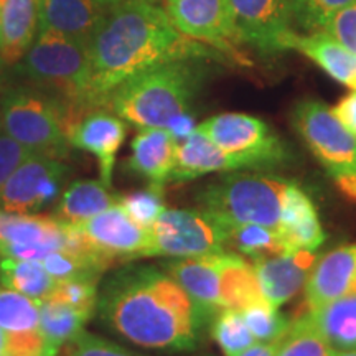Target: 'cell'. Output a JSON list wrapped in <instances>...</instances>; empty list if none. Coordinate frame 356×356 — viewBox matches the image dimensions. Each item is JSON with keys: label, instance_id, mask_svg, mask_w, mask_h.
<instances>
[{"label": "cell", "instance_id": "cell-11", "mask_svg": "<svg viewBox=\"0 0 356 356\" xmlns=\"http://www.w3.org/2000/svg\"><path fill=\"white\" fill-rule=\"evenodd\" d=\"M70 167L63 160L33 154L12 173L0 191V210L17 215H38L58 202Z\"/></svg>", "mask_w": 356, "mask_h": 356}, {"label": "cell", "instance_id": "cell-42", "mask_svg": "<svg viewBox=\"0 0 356 356\" xmlns=\"http://www.w3.org/2000/svg\"><path fill=\"white\" fill-rule=\"evenodd\" d=\"M282 340V338H280ZM280 340L275 341H267V343H262V341H256L254 345H251L249 348L241 351L236 356H275L277 355Z\"/></svg>", "mask_w": 356, "mask_h": 356}, {"label": "cell", "instance_id": "cell-46", "mask_svg": "<svg viewBox=\"0 0 356 356\" xmlns=\"http://www.w3.org/2000/svg\"><path fill=\"white\" fill-rule=\"evenodd\" d=\"M2 10H3V0H0V19H2Z\"/></svg>", "mask_w": 356, "mask_h": 356}, {"label": "cell", "instance_id": "cell-43", "mask_svg": "<svg viewBox=\"0 0 356 356\" xmlns=\"http://www.w3.org/2000/svg\"><path fill=\"white\" fill-rule=\"evenodd\" d=\"M0 356H10V340L2 327H0Z\"/></svg>", "mask_w": 356, "mask_h": 356}, {"label": "cell", "instance_id": "cell-36", "mask_svg": "<svg viewBox=\"0 0 356 356\" xmlns=\"http://www.w3.org/2000/svg\"><path fill=\"white\" fill-rule=\"evenodd\" d=\"M119 203L129 213V216L144 228H150L154 221L167 208L165 200H163V188L154 185H149L145 190L134 191L131 195L121 197Z\"/></svg>", "mask_w": 356, "mask_h": 356}, {"label": "cell", "instance_id": "cell-4", "mask_svg": "<svg viewBox=\"0 0 356 356\" xmlns=\"http://www.w3.org/2000/svg\"><path fill=\"white\" fill-rule=\"evenodd\" d=\"M73 109L60 97L35 86H15L0 97V126L32 154L56 160L70 155Z\"/></svg>", "mask_w": 356, "mask_h": 356}, {"label": "cell", "instance_id": "cell-20", "mask_svg": "<svg viewBox=\"0 0 356 356\" xmlns=\"http://www.w3.org/2000/svg\"><path fill=\"white\" fill-rule=\"evenodd\" d=\"M220 254L180 257L163 262L162 266L163 270L188 293L190 299L211 318L225 309L221 297Z\"/></svg>", "mask_w": 356, "mask_h": 356}, {"label": "cell", "instance_id": "cell-28", "mask_svg": "<svg viewBox=\"0 0 356 356\" xmlns=\"http://www.w3.org/2000/svg\"><path fill=\"white\" fill-rule=\"evenodd\" d=\"M95 314L96 310L76 309L50 299L40 302V328L50 353L56 356L70 340L84 330V325L95 317Z\"/></svg>", "mask_w": 356, "mask_h": 356}, {"label": "cell", "instance_id": "cell-45", "mask_svg": "<svg viewBox=\"0 0 356 356\" xmlns=\"http://www.w3.org/2000/svg\"><path fill=\"white\" fill-rule=\"evenodd\" d=\"M101 3H104L106 7H111V6H114V3H119V2H122V0H99Z\"/></svg>", "mask_w": 356, "mask_h": 356}, {"label": "cell", "instance_id": "cell-16", "mask_svg": "<svg viewBox=\"0 0 356 356\" xmlns=\"http://www.w3.org/2000/svg\"><path fill=\"white\" fill-rule=\"evenodd\" d=\"M314 251H292L259 257L252 262L264 299L273 307H282L299 293L317 262Z\"/></svg>", "mask_w": 356, "mask_h": 356}, {"label": "cell", "instance_id": "cell-17", "mask_svg": "<svg viewBox=\"0 0 356 356\" xmlns=\"http://www.w3.org/2000/svg\"><path fill=\"white\" fill-rule=\"evenodd\" d=\"M350 292H356V243L318 257L305 282L307 309H318Z\"/></svg>", "mask_w": 356, "mask_h": 356}, {"label": "cell", "instance_id": "cell-6", "mask_svg": "<svg viewBox=\"0 0 356 356\" xmlns=\"http://www.w3.org/2000/svg\"><path fill=\"white\" fill-rule=\"evenodd\" d=\"M291 184L277 177L229 172L198 191V208L228 229L239 225L279 229L282 200Z\"/></svg>", "mask_w": 356, "mask_h": 356}, {"label": "cell", "instance_id": "cell-22", "mask_svg": "<svg viewBox=\"0 0 356 356\" xmlns=\"http://www.w3.org/2000/svg\"><path fill=\"white\" fill-rule=\"evenodd\" d=\"M109 7L99 0H40V30L89 43Z\"/></svg>", "mask_w": 356, "mask_h": 356}, {"label": "cell", "instance_id": "cell-35", "mask_svg": "<svg viewBox=\"0 0 356 356\" xmlns=\"http://www.w3.org/2000/svg\"><path fill=\"white\" fill-rule=\"evenodd\" d=\"M99 277H71L56 280V286L47 299L76 309L96 310L99 297Z\"/></svg>", "mask_w": 356, "mask_h": 356}, {"label": "cell", "instance_id": "cell-26", "mask_svg": "<svg viewBox=\"0 0 356 356\" xmlns=\"http://www.w3.org/2000/svg\"><path fill=\"white\" fill-rule=\"evenodd\" d=\"M305 315L333 350H356V292L345 293L318 309H307Z\"/></svg>", "mask_w": 356, "mask_h": 356}, {"label": "cell", "instance_id": "cell-19", "mask_svg": "<svg viewBox=\"0 0 356 356\" xmlns=\"http://www.w3.org/2000/svg\"><path fill=\"white\" fill-rule=\"evenodd\" d=\"M241 170H254V167L248 160L225 152L195 127V131L177 147V165L170 177V184H186L210 173Z\"/></svg>", "mask_w": 356, "mask_h": 356}, {"label": "cell", "instance_id": "cell-24", "mask_svg": "<svg viewBox=\"0 0 356 356\" xmlns=\"http://www.w3.org/2000/svg\"><path fill=\"white\" fill-rule=\"evenodd\" d=\"M0 241L66 249V222L55 216L17 215L0 210Z\"/></svg>", "mask_w": 356, "mask_h": 356}, {"label": "cell", "instance_id": "cell-25", "mask_svg": "<svg viewBox=\"0 0 356 356\" xmlns=\"http://www.w3.org/2000/svg\"><path fill=\"white\" fill-rule=\"evenodd\" d=\"M111 186L101 180H76L58 198L55 218L65 222H83L119 203Z\"/></svg>", "mask_w": 356, "mask_h": 356}, {"label": "cell", "instance_id": "cell-1", "mask_svg": "<svg viewBox=\"0 0 356 356\" xmlns=\"http://www.w3.org/2000/svg\"><path fill=\"white\" fill-rule=\"evenodd\" d=\"M96 312L115 335L167 353L197 350L213 322L157 266L127 264L114 270L102 284Z\"/></svg>", "mask_w": 356, "mask_h": 356}, {"label": "cell", "instance_id": "cell-18", "mask_svg": "<svg viewBox=\"0 0 356 356\" xmlns=\"http://www.w3.org/2000/svg\"><path fill=\"white\" fill-rule=\"evenodd\" d=\"M178 142L163 127L139 129L131 142V157L126 160L129 173L149 185L165 186L177 165Z\"/></svg>", "mask_w": 356, "mask_h": 356}, {"label": "cell", "instance_id": "cell-23", "mask_svg": "<svg viewBox=\"0 0 356 356\" xmlns=\"http://www.w3.org/2000/svg\"><path fill=\"white\" fill-rule=\"evenodd\" d=\"M40 30V0H3L0 58L15 65L29 51Z\"/></svg>", "mask_w": 356, "mask_h": 356}, {"label": "cell", "instance_id": "cell-14", "mask_svg": "<svg viewBox=\"0 0 356 356\" xmlns=\"http://www.w3.org/2000/svg\"><path fill=\"white\" fill-rule=\"evenodd\" d=\"M127 136V122L106 108H92L84 113L68 132L71 147L95 155L99 167V180L113 186L115 159Z\"/></svg>", "mask_w": 356, "mask_h": 356}, {"label": "cell", "instance_id": "cell-27", "mask_svg": "<svg viewBox=\"0 0 356 356\" xmlns=\"http://www.w3.org/2000/svg\"><path fill=\"white\" fill-rule=\"evenodd\" d=\"M221 297L225 309L243 312L248 307L266 300L257 282L254 267L241 254L225 251L220 254Z\"/></svg>", "mask_w": 356, "mask_h": 356}, {"label": "cell", "instance_id": "cell-30", "mask_svg": "<svg viewBox=\"0 0 356 356\" xmlns=\"http://www.w3.org/2000/svg\"><path fill=\"white\" fill-rule=\"evenodd\" d=\"M228 248H233L239 254L251 257L252 261L284 252L279 231L262 225H239L231 228Z\"/></svg>", "mask_w": 356, "mask_h": 356}, {"label": "cell", "instance_id": "cell-29", "mask_svg": "<svg viewBox=\"0 0 356 356\" xmlns=\"http://www.w3.org/2000/svg\"><path fill=\"white\" fill-rule=\"evenodd\" d=\"M0 286L24 293L32 299L43 300L56 286V279L48 274L42 261L0 259Z\"/></svg>", "mask_w": 356, "mask_h": 356}, {"label": "cell", "instance_id": "cell-49", "mask_svg": "<svg viewBox=\"0 0 356 356\" xmlns=\"http://www.w3.org/2000/svg\"><path fill=\"white\" fill-rule=\"evenodd\" d=\"M0 131H2V126H0Z\"/></svg>", "mask_w": 356, "mask_h": 356}, {"label": "cell", "instance_id": "cell-15", "mask_svg": "<svg viewBox=\"0 0 356 356\" xmlns=\"http://www.w3.org/2000/svg\"><path fill=\"white\" fill-rule=\"evenodd\" d=\"M40 302L0 286V327L8 333L10 356H53L40 328Z\"/></svg>", "mask_w": 356, "mask_h": 356}, {"label": "cell", "instance_id": "cell-2", "mask_svg": "<svg viewBox=\"0 0 356 356\" xmlns=\"http://www.w3.org/2000/svg\"><path fill=\"white\" fill-rule=\"evenodd\" d=\"M88 53L89 99L95 108H104L114 88L150 66L175 60H228L178 32L155 0H122L111 6L89 40Z\"/></svg>", "mask_w": 356, "mask_h": 356}, {"label": "cell", "instance_id": "cell-7", "mask_svg": "<svg viewBox=\"0 0 356 356\" xmlns=\"http://www.w3.org/2000/svg\"><path fill=\"white\" fill-rule=\"evenodd\" d=\"M292 124L338 188L356 202V136L318 99L300 101L293 108Z\"/></svg>", "mask_w": 356, "mask_h": 356}, {"label": "cell", "instance_id": "cell-33", "mask_svg": "<svg viewBox=\"0 0 356 356\" xmlns=\"http://www.w3.org/2000/svg\"><path fill=\"white\" fill-rule=\"evenodd\" d=\"M355 0H291L293 29L297 32H323L341 8Z\"/></svg>", "mask_w": 356, "mask_h": 356}, {"label": "cell", "instance_id": "cell-10", "mask_svg": "<svg viewBox=\"0 0 356 356\" xmlns=\"http://www.w3.org/2000/svg\"><path fill=\"white\" fill-rule=\"evenodd\" d=\"M180 33L208 44L239 63V33L231 0H165L162 3Z\"/></svg>", "mask_w": 356, "mask_h": 356}, {"label": "cell", "instance_id": "cell-37", "mask_svg": "<svg viewBox=\"0 0 356 356\" xmlns=\"http://www.w3.org/2000/svg\"><path fill=\"white\" fill-rule=\"evenodd\" d=\"M66 356H145L114 343L108 338L97 337L95 333L79 332L73 340L65 345Z\"/></svg>", "mask_w": 356, "mask_h": 356}, {"label": "cell", "instance_id": "cell-44", "mask_svg": "<svg viewBox=\"0 0 356 356\" xmlns=\"http://www.w3.org/2000/svg\"><path fill=\"white\" fill-rule=\"evenodd\" d=\"M333 356H356V350H335Z\"/></svg>", "mask_w": 356, "mask_h": 356}, {"label": "cell", "instance_id": "cell-48", "mask_svg": "<svg viewBox=\"0 0 356 356\" xmlns=\"http://www.w3.org/2000/svg\"><path fill=\"white\" fill-rule=\"evenodd\" d=\"M2 63H3V61H2V58H0V68H2Z\"/></svg>", "mask_w": 356, "mask_h": 356}, {"label": "cell", "instance_id": "cell-47", "mask_svg": "<svg viewBox=\"0 0 356 356\" xmlns=\"http://www.w3.org/2000/svg\"><path fill=\"white\" fill-rule=\"evenodd\" d=\"M155 2H159V3H163V2H165V0H155Z\"/></svg>", "mask_w": 356, "mask_h": 356}, {"label": "cell", "instance_id": "cell-13", "mask_svg": "<svg viewBox=\"0 0 356 356\" xmlns=\"http://www.w3.org/2000/svg\"><path fill=\"white\" fill-rule=\"evenodd\" d=\"M243 43L262 55L284 51L282 40L293 29L291 0H231Z\"/></svg>", "mask_w": 356, "mask_h": 356}, {"label": "cell", "instance_id": "cell-3", "mask_svg": "<svg viewBox=\"0 0 356 356\" xmlns=\"http://www.w3.org/2000/svg\"><path fill=\"white\" fill-rule=\"evenodd\" d=\"M208 60H175L150 66L111 91L104 108L137 129H165L191 102L208 76Z\"/></svg>", "mask_w": 356, "mask_h": 356}, {"label": "cell", "instance_id": "cell-21", "mask_svg": "<svg viewBox=\"0 0 356 356\" xmlns=\"http://www.w3.org/2000/svg\"><path fill=\"white\" fill-rule=\"evenodd\" d=\"M282 48L284 51L300 53L337 83L356 89V53L350 51L328 33L291 30L282 40Z\"/></svg>", "mask_w": 356, "mask_h": 356}, {"label": "cell", "instance_id": "cell-41", "mask_svg": "<svg viewBox=\"0 0 356 356\" xmlns=\"http://www.w3.org/2000/svg\"><path fill=\"white\" fill-rule=\"evenodd\" d=\"M195 127H197V124H195L193 115H191L190 113H184V114L178 115V118L173 119V121L168 124L165 129L172 134L173 139L180 144V142H184L186 137H188L190 134L195 131Z\"/></svg>", "mask_w": 356, "mask_h": 356}, {"label": "cell", "instance_id": "cell-32", "mask_svg": "<svg viewBox=\"0 0 356 356\" xmlns=\"http://www.w3.org/2000/svg\"><path fill=\"white\" fill-rule=\"evenodd\" d=\"M210 333L226 356L239 355L256 343V338L244 322L241 312L233 309L218 312L211 322Z\"/></svg>", "mask_w": 356, "mask_h": 356}, {"label": "cell", "instance_id": "cell-31", "mask_svg": "<svg viewBox=\"0 0 356 356\" xmlns=\"http://www.w3.org/2000/svg\"><path fill=\"white\" fill-rule=\"evenodd\" d=\"M335 350L305 314L293 318L275 356H333Z\"/></svg>", "mask_w": 356, "mask_h": 356}, {"label": "cell", "instance_id": "cell-34", "mask_svg": "<svg viewBox=\"0 0 356 356\" xmlns=\"http://www.w3.org/2000/svg\"><path fill=\"white\" fill-rule=\"evenodd\" d=\"M241 315L256 341H262V343L280 340L289 332L292 323V320H289L277 307H273L267 300L248 307L241 312Z\"/></svg>", "mask_w": 356, "mask_h": 356}, {"label": "cell", "instance_id": "cell-39", "mask_svg": "<svg viewBox=\"0 0 356 356\" xmlns=\"http://www.w3.org/2000/svg\"><path fill=\"white\" fill-rule=\"evenodd\" d=\"M32 155L33 154L26 147L19 144L3 131H0V191L7 184L8 178L12 177V173Z\"/></svg>", "mask_w": 356, "mask_h": 356}, {"label": "cell", "instance_id": "cell-9", "mask_svg": "<svg viewBox=\"0 0 356 356\" xmlns=\"http://www.w3.org/2000/svg\"><path fill=\"white\" fill-rule=\"evenodd\" d=\"M197 127L225 152L248 160L254 170L277 167L291 159L284 140L254 115L222 113L204 119Z\"/></svg>", "mask_w": 356, "mask_h": 356}, {"label": "cell", "instance_id": "cell-40", "mask_svg": "<svg viewBox=\"0 0 356 356\" xmlns=\"http://www.w3.org/2000/svg\"><path fill=\"white\" fill-rule=\"evenodd\" d=\"M330 109L338 122L356 136V89H351L348 95L341 97Z\"/></svg>", "mask_w": 356, "mask_h": 356}, {"label": "cell", "instance_id": "cell-8", "mask_svg": "<svg viewBox=\"0 0 356 356\" xmlns=\"http://www.w3.org/2000/svg\"><path fill=\"white\" fill-rule=\"evenodd\" d=\"M144 257H197L228 251L229 229L200 208H165L150 226Z\"/></svg>", "mask_w": 356, "mask_h": 356}, {"label": "cell", "instance_id": "cell-5", "mask_svg": "<svg viewBox=\"0 0 356 356\" xmlns=\"http://www.w3.org/2000/svg\"><path fill=\"white\" fill-rule=\"evenodd\" d=\"M15 71L35 88L60 97L79 115L95 106L89 99L88 44L65 35L42 30Z\"/></svg>", "mask_w": 356, "mask_h": 356}, {"label": "cell", "instance_id": "cell-38", "mask_svg": "<svg viewBox=\"0 0 356 356\" xmlns=\"http://www.w3.org/2000/svg\"><path fill=\"white\" fill-rule=\"evenodd\" d=\"M315 204L307 197V193L300 186L291 184L282 200V208H280V222L277 231H286L299 225L307 218L315 215Z\"/></svg>", "mask_w": 356, "mask_h": 356}, {"label": "cell", "instance_id": "cell-12", "mask_svg": "<svg viewBox=\"0 0 356 356\" xmlns=\"http://www.w3.org/2000/svg\"><path fill=\"white\" fill-rule=\"evenodd\" d=\"M78 225L91 246L113 264L144 259L150 246V229L134 221L121 203Z\"/></svg>", "mask_w": 356, "mask_h": 356}]
</instances>
